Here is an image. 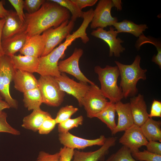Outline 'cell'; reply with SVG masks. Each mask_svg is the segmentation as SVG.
I'll return each instance as SVG.
<instances>
[{"mask_svg":"<svg viewBox=\"0 0 161 161\" xmlns=\"http://www.w3.org/2000/svg\"><path fill=\"white\" fill-rule=\"evenodd\" d=\"M25 14L28 36L40 35L52 27H57L70 17L67 9L50 0L46 1L36 12Z\"/></svg>","mask_w":161,"mask_h":161,"instance_id":"obj_1","label":"cell"},{"mask_svg":"<svg viewBox=\"0 0 161 161\" xmlns=\"http://www.w3.org/2000/svg\"><path fill=\"white\" fill-rule=\"evenodd\" d=\"M141 57L138 55L130 65L124 64L118 61H114L121 77L120 87L125 98L136 96L138 92L136 86L137 82L140 79L144 80L146 79L145 73L147 70L141 67Z\"/></svg>","mask_w":161,"mask_h":161,"instance_id":"obj_2","label":"cell"},{"mask_svg":"<svg viewBox=\"0 0 161 161\" xmlns=\"http://www.w3.org/2000/svg\"><path fill=\"white\" fill-rule=\"evenodd\" d=\"M94 71L98 76L100 89L106 98L114 103L121 101L124 97L121 88L117 84L120 76L117 66L107 65L102 68L97 66L94 68Z\"/></svg>","mask_w":161,"mask_h":161,"instance_id":"obj_3","label":"cell"},{"mask_svg":"<svg viewBox=\"0 0 161 161\" xmlns=\"http://www.w3.org/2000/svg\"><path fill=\"white\" fill-rule=\"evenodd\" d=\"M74 41L73 39L66 40L47 55L39 58V63L36 73L42 76H59L61 73L58 66L59 60L64 56L67 47Z\"/></svg>","mask_w":161,"mask_h":161,"instance_id":"obj_4","label":"cell"},{"mask_svg":"<svg viewBox=\"0 0 161 161\" xmlns=\"http://www.w3.org/2000/svg\"><path fill=\"white\" fill-rule=\"evenodd\" d=\"M38 81L43 103L53 107L60 106L64 101L65 93L61 90L55 77L41 76Z\"/></svg>","mask_w":161,"mask_h":161,"instance_id":"obj_5","label":"cell"},{"mask_svg":"<svg viewBox=\"0 0 161 161\" xmlns=\"http://www.w3.org/2000/svg\"><path fill=\"white\" fill-rule=\"evenodd\" d=\"M10 56L0 57V93L10 107L17 109L18 103L10 92V85L16 71Z\"/></svg>","mask_w":161,"mask_h":161,"instance_id":"obj_6","label":"cell"},{"mask_svg":"<svg viewBox=\"0 0 161 161\" xmlns=\"http://www.w3.org/2000/svg\"><path fill=\"white\" fill-rule=\"evenodd\" d=\"M100 89L95 84L90 87L82 101L87 116L90 118L96 117L107 106L109 103Z\"/></svg>","mask_w":161,"mask_h":161,"instance_id":"obj_7","label":"cell"},{"mask_svg":"<svg viewBox=\"0 0 161 161\" xmlns=\"http://www.w3.org/2000/svg\"><path fill=\"white\" fill-rule=\"evenodd\" d=\"M113 7L112 0H99L94 10V16L91 22V28H104L108 26H113L117 22V18L112 17L111 14V9Z\"/></svg>","mask_w":161,"mask_h":161,"instance_id":"obj_8","label":"cell"},{"mask_svg":"<svg viewBox=\"0 0 161 161\" xmlns=\"http://www.w3.org/2000/svg\"><path fill=\"white\" fill-rule=\"evenodd\" d=\"M83 50L80 48H75L72 54L65 60L59 61L58 66L61 73H67L74 76L80 81L90 85L95 83L87 78L80 69L79 61L83 54Z\"/></svg>","mask_w":161,"mask_h":161,"instance_id":"obj_9","label":"cell"},{"mask_svg":"<svg viewBox=\"0 0 161 161\" xmlns=\"http://www.w3.org/2000/svg\"><path fill=\"white\" fill-rule=\"evenodd\" d=\"M75 21L67 20L57 27L51 28L46 30L47 36L43 53L41 56L51 52L68 35L73 29Z\"/></svg>","mask_w":161,"mask_h":161,"instance_id":"obj_10","label":"cell"},{"mask_svg":"<svg viewBox=\"0 0 161 161\" xmlns=\"http://www.w3.org/2000/svg\"><path fill=\"white\" fill-rule=\"evenodd\" d=\"M55 78L61 90L75 97L79 106H82L83 99L89 89L90 85L82 82H77L64 73H61L59 76Z\"/></svg>","mask_w":161,"mask_h":161,"instance_id":"obj_11","label":"cell"},{"mask_svg":"<svg viewBox=\"0 0 161 161\" xmlns=\"http://www.w3.org/2000/svg\"><path fill=\"white\" fill-rule=\"evenodd\" d=\"M118 33L114 28L111 27L108 31L102 28H97L93 30L91 35L95 37L103 40L108 45L109 48V56L112 57L114 55L116 57H119L120 53L125 49L121 44L123 42L121 38L117 36Z\"/></svg>","mask_w":161,"mask_h":161,"instance_id":"obj_12","label":"cell"},{"mask_svg":"<svg viewBox=\"0 0 161 161\" xmlns=\"http://www.w3.org/2000/svg\"><path fill=\"white\" fill-rule=\"evenodd\" d=\"M106 138L101 135L94 139H87L76 136L70 132L59 133L58 139L64 146L70 148L80 150L94 145H102Z\"/></svg>","mask_w":161,"mask_h":161,"instance_id":"obj_13","label":"cell"},{"mask_svg":"<svg viewBox=\"0 0 161 161\" xmlns=\"http://www.w3.org/2000/svg\"><path fill=\"white\" fill-rule=\"evenodd\" d=\"M148 141L143 134L140 127L134 124L125 131L119 140V142L127 148L131 153L137 152L143 146H146Z\"/></svg>","mask_w":161,"mask_h":161,"instance_id":"obj_14","label":"cell"},{"mask_svg":"<svg viewBox=\"0 0 161 161\" xmlns=\"http://www.w3.org/2000/svg\"><path fill=\"white\" fill-rule=\"evenodd\" d=\"M117 137L106 138L104 144L97 150L85 152L75 149L73 161H104L110 148L115 145Z\"/></svg>","mask_w":161,"mask_h":161,"instance_id":"obj_15","label":"cell"},{"mask_svg":"<svg viewBox=\"0 0 161 161\" xmlns=\"http://www.w3.org/2000/svg\"><path fill=\"white\" fill-rule=\"evenodd\" d=\"M47 36L46 30L41 35L27 36L25 43L19 51L23 55L39 58L41 56L44 49Z\"/></svg>","mask_w":161,"mask_h":161,"instance_id":"obj_16","label":"cell"},{"mask_svg":"<svg viewBox=\"0 0 161 161\" xmlns=\"http://www.w3.org/2000/svg\"><path fill=\"white\" fill-rule=\"evenodd\" d=\"M4 19L5 22L2 31V40L25 31V23L21 20L16 12L9 10Z\"/></svg>","mask_w":161,"mask_h":161,"instance_id":"obj_17","label":"cell"},{"mask_svg":"<svg viewBox=\"0 0 161 161\" xmlns=\"http://www.w3.org/2000/svg\"><path fill=\"white\" fill-rule=\"evenodd\" d=\"M129 103L134 124L140 127L149 118L143 96L139 94L131 97Z\"/></svg>","mask_w":161,"mask_h":161,"instance_id":"obj_18","label":"cell"},{"mask_svg":"<svg viewBox=\"0 0 161 161\" xmlns=\"http://www.w3.org/2000/svg\"><path fill=\"white\" fill-rule=\"evenodd\" d=\"M116 112L118 116L117 124L112 134L125 131L134 124L129 103H123L121 101L115 103Z\"/></svg>","mask_w":161,"mask_h":161,"instance_id":"obj_19","label":"cell"},{"mask_svg":"<svg viewBox=\"0 0 161 161\" xmlns=\"http://www.w3.org/2000/svg\"><path fill=\"white\" fill-rule=\"evenodd\" d=\"M15 88L23 93L38 88V81L32 73L16 70L13 80Z\"/></svg>","mask_w":161,"mask_h":161,"instance_id":"obj_20","label":"cell"},{"mask_svg":"<svg viewBox=\"0 0 161 161\" xmlns=\"http://www.w3.org/2000/svg\"><path fill=\"white\" fill-rule=\"evenodd\" d=\"M10 57L16 70L32 73L36 72L39 63V58L21 55H13Z\"/></svg>","mask_w":161,"mask_h":161,"instance_id":"obj_21","label":"cell"},{"mask_svg":"<svg viewBox=\"0 0 161 161\" xmlns=\"http://www.w3.org/2000/svg\"><path fill=\"white\" fill-rule=\"evenodd\" d=\"M27 36L25 31L2 40V47L4 55L10 57L19 51L24 45Z\"/></svg>","mask_w":161,"mask_h":161,"instance_id":"obj_22","label":"cell"},{"mask_svg":"<svg viewBox=\"0 0 161 161\" xmlns=\"http://www.w3.org/2000/svg\"><path fill=\"white\" fill-rule=\"evenodd\" d=\"M50 115L48 112L41 108L34 109L30 114L24 117L21 126L34 132L38 131L45 119Z\"/></svg>","mask_w":161,"mask_h":161,"instance_id":"obj_23","label":"cell"},{"mask_svg":"<svg viewBox=\"0 0 161 161\" xmlns=\"http://www.w3.org/2000/svg\"><path fill=\"white\" fill-rule=\"evenodd\" d=\"M141 131L148 141L161 142V122L149 117L140 127Z\"/></svg>","mask_w":161,"mask_h":161,"instance_id":"obj_24","label":"cell"},{"mask_svg":"<svg viewBox=\"0 0 161 161\" xmlns=\"http://www.w3.org/2000/svg\"><path fill=\"white\" fill-rule=\"evenodd\" d=\"M113 26L118 33H129L137 37H139L143 34V32L148 28L146 24H137L131 21L127 20L116 22Z\"/></svg>","mask_w":161,"mask_h":161,"instance_id":"obj_25","label":"cell"},{"mask_svg":"<svg viewBox=\"0 0 161 161\" xmlns=\"http://www.w3.org/2000/svg\"><path fill=\"white\" fill-rule=\"evenodd\" d=\"M94 16V10L91 8L87 11L84 12L83 18V21L79 28L72 34H69L66 38V40L73 39L75 40L78 38H81L82 42L85 44L89 39L86 33V29L91 22Z\"/></svg>","mask_w":161,"mask_h":161,"instance_id":"obj_26","label":"cell"},{"mask_svg":"<svg viewBox=\"0 0 161 161\" xmlns=\"http://www.w3.org/2000/svg\"><path fill=\"white\" fill-rule=\"evenodd\" d=\"M23 96L24 106L28 110L40 108L43 101L38 87L24 92Z\"/></svg>","mask_w":161,"mask_h":161,"instance_id":"obj_27","label":"cell"},{"mask_svg":"<svg viewBox=\"0 0 161 161\" xmlns=\"http://www.w3.org/2000/svg\"><path fill=\"white\" fill-rule=\"evenodd\" d=\"M116 112L115 103L109 101L106 108L96 117L105 123L112 133L117 125L115 121Z\"/></svg>","mask_w":161,"mask_h":161,"instance_id":"obj_28","label":"cell"},{"mask_svg":"<svg viewBox=\"0 0 161 161\" xmlns=\"http://www.w3.org/2000/svg\"><path fill=\"white\" fill-rule=\"evenodd\" d=\"M67 9L71 13V20L75 21L78 18H83L84 12L71 0H50Z\"/></svg>","mask_w":161,"mask_h":161,"instance_id":"obj_29","label":"cell"},{"mask_svg":"<svg viewBox=\"0 0 161 161\" xmlns=\"http://www.w3.org/2000/svg\"><path fill=\"white\" fill-rule=\"evenodd\" d=\"M83 117L80 115L73 119L70 118L58 124L59 133H65L72 129L78 127L83 124Z\"/></svg>","mask_w":161,"mask_h":161,"instance_id":"obj_30","label":"cell"},{"mask_svg":"<svg viewBox=\"0 0 161 161\" xmlns=\"http://www.w3.org/2000/svg\"><path fill=\"white\" fill-rule=\"evenodd\" d=\"M105 161H139L132 156L130 150L124 146H122L116 152L111 155Z\"/></svg>","mask_w":161,"mask_h":161,"instance_id":"obj_31","label":"cell"},{"mask_svg":"<svg viewBox=\"0 0 161 161\" xmlns=\"http://www.w3.org/2000/svg\"><path fill=\"white\" fill-rule=\"evenodd\" d=\"M78 110L77 108L72 105H66L61 108L58 112L55 119L57 124L61 123L71 118L72 115Z\"/></svg>","mask_w":161,"mask_h":161,"instance_id":"obj_32","label":"cell"},{"mask_svg":"<svg viewBox=\"0 0 161 161\" xmlns=\"http://www.w3.org/2000/svg\"><path fill=\"white\" fill-rule=\"evenodd\" d=\"M7 114L3 111H0V132L9 133L14 135L20 134V132L13 127L7 122Z\"/></svg>","mask_w":161,"mask_h":161,"instance_id":"obj_33","label":"cell"},{"mask_svg":"<svg viewBox=\"0 0 161 161\" xmlns=\"http://www.w3.org/2000/svg\"><path fill=\"white\" fill-rule=\"evenodd\" d=\"M132 157L139 161H161V155L150 152L144 150L143 151H139L131 153Z\"/></svg>","mask_w":161,"mask_h":161,"instance_id":"obj_34","label":"cell"},{"mask_svg":"<svg viewBox=\"0 0 161 161\" xmlns=\"http://www.w3.org/2000/svg\"><path fill=\"white\" fill-rule=\"evenodd\" d=\"M57 124L55 119L51 115L47 117L40 127L38 131L41 134H47L50 133L55 128Z\"/></svg>","mask_w":161,"mask_h":161,"instance_id":"obj_35","label":"cell"},{"mask_svg":"<svg viewBox=\"0 0 161 161\" xmlns=\"http://www.w3.org/2000/svg\"><path fill=\"white\" fill-rule=\"evenodd\" d=\"M139 37L136 44V47L138 50L140 46L147 43H150L155 46L157 50V53H161V44L160 42L157 39L151 37H145L143 34Z\"/></svg>","mask_w":161,"mask_h":161,"instance_id":"obj_36","label":"cell"},{"mask_svg":"<svg viewBox=\"0 0 161 161\" xmlns=\"http://www.w3.org/2000/svg\"><path fill=\"white\" fill-rule=\"evenodd\" d=\"M45 1L44 0H25L24 1V9L28 13H33L39 9Z\"/></svg>","mask_w":161,"mask_h":161,"instance_id":"obj_37","label":"cell"},{"mask_svg":"<svg viewBox=\"0 0 161 161\" xmlns=\"http://www.w3.org/2000/svg\"><path fill=\"white\" fill-rule=\"evenodd\" d=\"M8 1L13 6L16 12L21 20L25 23V16L23 11L24 8V1L23 0H9Z\"/></svg>","mask_w":161,"mask_h":161,"instance_id":"obj_38","label":"cell"},{"mask_svg":"<svg viewBox=\"0 0 161 161\" xmlns=\"http://www.w3.org/2000/svg\"><path fill=\"white\" fill-rule=\"evenodd\" d=\"M34 161H60L59 152L50 154L45 151H40L37 159Z\"/></svg>","mask_w":161,"mask_h":161,"instance_id":"obj_39","label":"cell"},{"mask_svg":"<svg viewBox=\"0 0 161 161\" xmlns=\"http://www.w3.org/2000/svg\"><path fill=\"white\" fill-rule=\"evenodd\" d=\"M74 150L64 146L58 152L60 161H71L73 159Z\"/></svg>","mask_w":161,"mask_h":161,"instance_id":"obj_40","label":"cell"},{"mask_svg":"<svg viewBox=\"0 0 161 161\" xmlns=\"http://www.w3.org/2000/svg\"><path fill=\"white\" fill-rule=\"evenodd\" d=\"M146 146L148 151L159 155H161V143L157 141L150 140Z\"/></svg>","mask_w":161,"mask_h":161,"instance_id":"obj_41","label":"cell"},{"mask_svg":"<svg viewBox=\"0 0 161 161\" xmlns=\"http://www.w3.org/2000/svg\"><path fill=\"white\" fill-rule=\"evenodd\" d=\"M149 117H161V102L154 100L152 104Z\"/></svg>","mask_w":161,"mask_h":161,"instance_id":"obj_42","label":"cell"},{"mask_svg":"<svg viewBox=\"0 0 161 161\" xmlns=\"http://www.w3.org/2000/svg\"><path fill=\"white\" fill-rule=\"evenodd\" d=\"M76 4L81 10L85 7L92 6L94 5L98 1L97 0H71Z\"/></svg>","mask_w":161,"mask_h":161,"instance_id":"obj_43","label":"cell"},{"mask_svg":"<svg viewBox=\"0 0 161 161\" xmlns=\"http://www.w3.org/2000/svg\"><path fill=\"white\" fill-rule=\"evenodd\" d=\"M4 22V18L0 19V57L4 55L1 45L2 31Z\"/></svg>","mask_w":161,"mask_h":161,"instance_id":"obj_44","label":"cell"},{"mask_svg":"<svg viewBox=\"0 0 161 161\" xmlns=\"http://www.w3.org/2000/svg\"><path fill=\"white\" fill-rule=\"evenodd\" d=\"M9 11L5 8L3 6V2L0 1V18H4L8 13Z\"/></svg>","mask_w":161,"mask_h":161,"instance_id":"obj_45","label":"cell"},{"mask_svg":"<svg viewBox=\"0 0 161 161\" xmlns=\"http://www.w3.org/2000/svg\"><path fill=\"white\" fill-rule=\"evenodd\" d=\"M9 105L5 101L3 100L2 97L0 95V111H3L5 109H9Z\"/></svg>","mask_w":161,"mask_h":161,"instance_id":"obj_46","label":"cell"},{"mask_svg":"<svg viewBox=\"0 0 161 161\" xmlns=\"http://www.w3.org/2000/svg\"><path fill=\"white\" fill-rule=\"evenodd\" d=\"M114 7H115L117 10H122V1L121 0H112Z\"/></svg>","mask_w":161,"mask_h":161,"instance_id":"obj_47","label":"cell"}]
</instances>
